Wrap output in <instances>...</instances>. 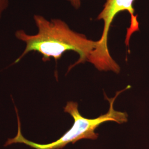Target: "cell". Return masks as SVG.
Segmentation results:
<instances>
[{
	"mask_svg": "<svg viewBox=\"0 0 149 149\" xmlns=\"http://www.w3.org/2000/svg\"><path fill=\"white\" fill-rule=\"evenodd\" d=\"M8 5V0H0V17Z\"/></svg>",
	"mask_w": 149,
	"mask_h": 149,
	"instance_id": "obj_3",
	"label": "cell"
},
{
	"mask_svg": "<svg viewBox=\"0 0 149 149\" xmlns=\"http://www.w3.org/2000/svg\"><path fill=\"white\" fill-rule=\"evenodd\" d=\"M34 21L37 33L29 34L23 29L16 31V38L25 43L26 47L14 64L19 63L31 52L40 54L44 62L53 58L56 61L65 52L74 51L79 59L70 66L68 72L78 64L89 62L99 71H111L118 74L120 68L112 58L108 49L104 48L100 40L88 39L85 35L72 30L65 22L60 19L48 20L41 15H35Z\"/></svg>",
	"mask_w": 149,
	"mask_h": 149,
	"instance_id": "obj_1",
	"label": "cell"
},
{
	"mask_svg": "<svg viewBox=\"0 0 149 149\" xmlns=\"http://www.w3.org/2000/svg\"><path fill=\"white\" fill-rule=\"evenodd\" d=\"M67 1L69 2L70 4L74 8L78 9L81 6L82 0H67Z\"/></svg>",
	"mask_w": 149,
	"mask_h": 149,
	"instance_id": "obj_4",
	"label": "cell"
},
{
	"mask_svg": "<svg viewBox=\"0 0 149 149\" xmlns=\"http://www.w3.org/2000/svg\"><path fill=\"white\" fill-rule=\"evenodd\" d=\"M129 87L130 86L117 92L113 98H109L105 95L106 99L109 103V111L106 114L94 119L84 117L79 111L77 103L68 102L64 108V112L69 113L73 118L74 121L73 125L59 139L49 144H38L25 138L22 133L20 118L18 114H17L18 115L17 116L18 118L17 133L14 138L8 139L4 146H7L12 144L21 143L35 149H61L68 144H74L82 139L96 140L98 137V134L95 132V130L102 123L113 121L121 124L128 121V114L126 112L116 111L113 108V104L118 96Z\"/></svg>",
	"mask_w": 149,
	"mask_h": 149,
	"instance_id": "obj_2",
	"label": "cell"
}]
</instances>
